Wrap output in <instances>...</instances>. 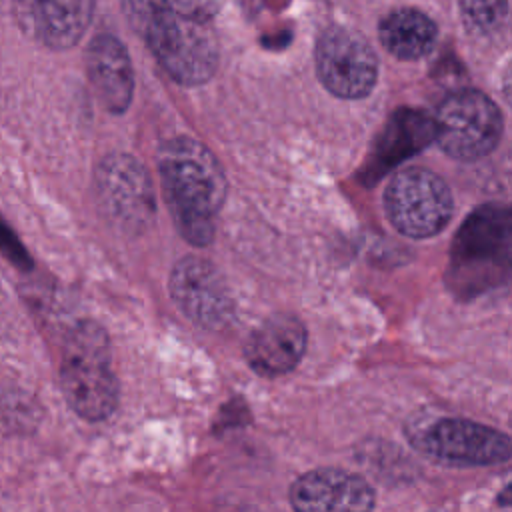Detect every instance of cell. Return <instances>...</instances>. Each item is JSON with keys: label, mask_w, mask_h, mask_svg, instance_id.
Segmentation results:
<instances>
[{"label": "cell", "mask_w": 512, "mask_h": 512, "mask_svg": "<svg viewBox=\"0 0 512 512\" xmlns=\"http://www.w3.org/2000/svg\"><path fill=\"white\" fill-rule=\"evenodd\" d=\"M158 168L178 232L194 246H208L228 192L220 162L202 142L174 136L162 144Z\"/></svg>", "instance_id": "cell-1"}, {"label": "cell", "mask_w": 512, "mask_h": 512, "mask_svg": "<svg viewBox=\"0 0 512 512\" xmlns=\"http://www.w3.org/2000/svg\"><path fill=\"white\" fill-rule=\"evenodd\" d=\"M122 12L126 16V20L130 22V26L142 34L146 30V26L162 12L170 6L168 0H120Z\"/></svg>", "instance_id": "cell-17"}, {"label": "cell", "mask_w": 512, "mask_h": 512, "mask_svg": "<svg viewBox=\"0 0 512 512\" xmlns=\"http://www.w3.org/2000/svg\"><path fill=\"white\" fill-rule=\"evenodd\" d=\"M460 18L472 36H492L510 18L508 0H458Z\"/></svg>", "instance_id": "cell-16"}, {"label": "cell", "mask_w": 512, "mask_h": 512, "mask_svg": "<svg viewBox=\"0 0 512 512\" xmlns=\"http://www.w3.org/2000/svg\"><path fill=\"white\" fill-rule=\"evenodd\" d=\"M378 38L394 58L420 60L432 52L438 28L428 14L416 8H398L380 20Z\"/></svg>", "instance_id": "cell-15"}, {"label": "cell", "mask_w": 512, "mask_h": 512, "mask_svg": "<svg viewBox=\"0 0 512 512\" xmlns=\"http://www.w3.org/2000/svg\"><path fill=\"white\" fill-rule=\"evenodd\" d=\"M306 350V328L292 314L266 318L246 342V360L260 376H280L296 368Z\"/></svg>", "instance_id": "cell-14"}, {"label": "cell", "mask_w": 512, "mask_h": 512, "mask_svg": "<svg viewBox=\"0 0 512 512\" xmlns=\"http://www.w3.org/2000/svg\"><path fill=\"white\" fill-rule=\"evenodd\" d=\"M458 286L484 288L512 272V204L478 206L460 226L452 246Z\"/></svg>", "instance_id": "cell-3"}, {"label": "cell", "mask_w": 512, "mask_h": 512, "mask_svg": "<svg viewBox=\"0 0 512 512\" xmlns=\"http://www.w3.org/2000/svg\"><path fill=\"white\" fill-rule=\"evenodd\" d=\"M174 10L180 14L198 18V20H210L216 12V0H168Z\"/></svg>", "instance_id": "cell-18"}, {"label": "cell", "mask_w": 512, "mask_h": 512, "mask_svg": "<svg viewBox=\"0 0 512 512\" xmlns=\"http://www.w3.org/2000/svg\"><path fill=\"white\" fill-rule=\"evenodd\" d=\"M510 422H512V420H510Z\"/></svg>", "instance_id": "cell-21"}, {"label": "cell", "mask_w": 512, "mask_h": 512, "mask_svg": "<svg viewBox=\"0 0 512 512\" xmlns=\"http://www.w3.org/2000/svg\"><path fill=\"white\" fill-rule=\"evenodd\" d=\"M178 308L198 326L222 330L234 320V298L222 274L206 260L186 256L178 260L168 280Z\"/></svg>", "instance_id": "cell-10"}, {"label": "cell", "mask_w": 512, "mask_h": 512, "mask_svg": "<svg viewBox=\"0 0 512 512\" xmlns=\"http://www.w3.org/2000/svg\"><path fill=\"white\" fill-rule=\"evenodd\" d=\"M322 86L346 100L364 98L378 80V58L362 34L346 26L326 28L314 50Z\"/></svg>", "instance_id": "cell-8"}, {"label": "cell", "mask_w": 512, "mask_h": 512, "mask_svg": "<svg viewBox=\"0 0 512 512\" xmlns=\"http://www.w3.org/2000/svg\"><path fill=\"white\" fill-rule=\"evenodd\" d=\"M96 196L104 214L122 230L138 234L146 230L156 214V200L148 170L124 152L104 156L94 174Z\"/></svg>", "instance_id": "cell-7"}, {"label": "cell", "mask_w": 512, "mask_h": 512, "mask_svg": "<svg viewBox=\"0 0 512 512\" xmlns=\"http://www.w3.org/2000/svg\"><path fill=\"white\" fill-rule=\"evenodd\" d=\"M290 504L302 512H362L374 508L376 494L354 472L318 468L302 474L292 484Z\"/></svg>", "instance_id": "cell-11"}, {"label": "cell", "mask_w": 512, "mask_h": 512, "mask_svg": "<svg viewBox=\"0 0 512 512\" xmlns=\"http://www.w3.org/2000/svg\"><path fill=\"white\" fill-rule=\"evenodd\" d=\"M60 386L68 406L84 420H106L118 406V380L112 370L110 342L96 322H78L60 362Z\"/></svg>", "instance_id": "cell-2"}, {"label": "cell", "mask_w": 512, "mask_h": 512, "mask_svg": "<svg viewBox=\"0 0 512 512\" xmlns=\"http://www.w3.org/2000/svg\"><path fill=\"white\" fill-rule=\"evenodd\" d=\"M502 92L506 102L512 106V62L506 66L504 76H502Z\"/></svg>", "instance_id": "cell-20"}, {"label": "cell", "mask_w": 512, "mask_h": 512, "mask_svg": "<svg viewBox=\"0 0 512 512\" xmlns=\"http://www.w3.org/2000/svg\"><path fill=\"white\" fill-rule=\"evenodd\" d=\"M412 442L426 456L458 466H490L512 456V442L504 432L466 418L434 420Z\"/></svg>", "instance_id": "cell-9"}, {"label": "cell", "mask_w": 512, "mask_h": 512, "mask_svg": "<svg viewBox=\"0 0 512 512\" xmlns=\"http://www.w3.org/2000/svg\"><path fill=\"white\" fill-rule=\"evenodd\" d=\"M20 24L28 34L54 50L82 40L94 14V0H16Z\"/></svg>", "instance_id": "cell-12"}, {"label": "cell", "mask_w": 512, "mask_h": 512, "mask_svg": "<svg viewBox=\"0 0 512 512\" xmlns=\"http://www.w3.org/2000/svg\"><path fill=\"white\" fill-rule=\"evenodd\" d=\"M0 250L6 254V258H12L20 264L28 262L26 258V250H22V246L16 242V238L12 236V232L4 226V222H0Z\"/></svg>", "instance_id": "cell-19"}, {"label": "cell", "mask_w": 512, "mask_h": 512, "mask_svg": "<svg viewBox=\"0 0 512 512\" xmlns=\"http://www.w3.org/2000/svg\"><path fill=\"white\" fill-rule=\"evenodd\" d=\"M438 146L456 160H478L500 142L504 120L498 106L478 90L448 94L432 120Z\"/></svg>", "instance_id": "cell-5"}, {"label": "cell", "mask_w": 512, "mask_h": 512, "mask_svg": "<svg viewBox=\"0 0 512 512\" xmlns=\"http://www.w3.org/2000/svg\"><path fill=\"white\" fill-rule=\"evenodd\" d=\"M168 76L182 86L208 82L218 68V42L208 20L162 10L140 34Z\"/></svg>", "instance_id": "cell-4"}, {"label": "cell", "mask_w": 512, "mask_h": 512, "mask_svg": "<svg viewBox=\"0 0 512 512\" xmlns=\"http://www.w3.org/2000/svg\"><path fill=\"white\" fill-rule=\"evenodd\" d=\"M92 90L104 110L122 114L134 96V68L126 46L114 34H98L86 52Z\"/></svg>", "instance_id": "cell-13"}, {"label": "cell", "mask_w": 512, "mask_h": 512, "mask_svg": "<svg viewBox=\"0 0 512 512\" xmlns=\"http://www.w3.org/2000/svg\"><path fill=\"white\" fill-rule=\"evenodd\" d=\"M384 208L392 226L404 236L430 238L450 222L454 200L438 174L410 166L388 182Z\"/></svg>", "instance_id": "cell-6"}]
</instances>
